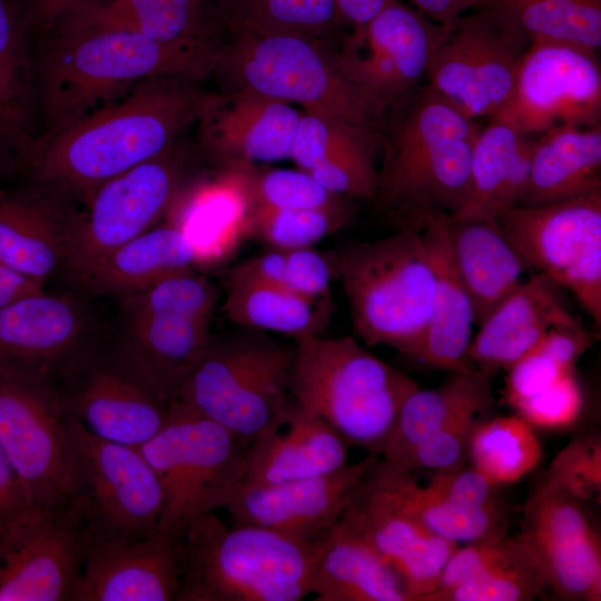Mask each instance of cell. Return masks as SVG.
Wrapping results in <instances>:
<instances>
[{
    "instance_id": "6da1fadb",
    "label": "cell",
    "mask_w": 601,
    "mask_h": 601,
    "mask_svg": "<svg viewBox=\"0 0 601 601\" xmlns=\"http://www.w3.org/2000/svg\"><path fill=\"white\" fill-rule=\"evenodd\" d=\"M184 77L146 80L58 130L32 138L17 165L27 183L86 203L104 183L175 147L209 95Z\"/></svg>"
},
{
    "instance_id": "7a4b0ae2",
    "label": "cell",
    "mask_w": 601,
    "mask_h": 601,
    "mask_svg": "<svg viewBox=\"0 0 601 601\" xmlns=\"http://www.w3.org/2000/svg\"><path fill=\"white\" fill-rule=\"evenodd\" d=\"M35 99L43 131L58 130L158 77L199 81L211 58L155 41L80 2L37 32Z\"/></svg>"
},
{
    "instance_id": "3957f363",
    "label": "cell",
    "mask_w": 601,
    "mask_h": 601,
    "mask_svg": "<svg viewBox=\"0 0 601 601\" xmlns=\"http://www.w3.org/2000/svg\"><path fill=\"white\" fill-rule=\"evenodd\" d=\"M480 132L428 83L388 107L380 127L382 165L373 199L400 228L422 227L434 213L465 201Z\"/></svg>"
},
{
    "instance_id": "277c9868",
    "label": "cell",
    "mask_w": 601,
    "mask_h": 601,
    "mask_svg": "<svg viewBox=\"0 0 601 601\" xmlns=\"http://www.w3.org/2000/svg\"><path fill=\"white\" fill-rule=\"evenodd\" d=\"M317 548L318 540L206 514L181 536L176 601H300L312 592Z\"/></svg>"
},
{
    "instance_id": "5b68a950",
    "label": "cell",
    "mask_w": 601,
    "mask_h": 601,
    "mask_svg": "<svg viewBox=\"0 0 601 601\" xmlns=\"http://www.w3.org/2000/svg\"><path fill=\"white\" fill-rule=\"evenodd\" d=\"M292 397L326 422L348 446L381 456L401 407L418 384L354 337L294 341Z\"/></svg>"
},
{
    "instance_id": "8992f818",
    "label": "cell",
    "mask_w": 601,
    "mask_h": 601,
    "mask_svg": "<svg viewBox=\"0 0 601 601\" xmlns=\"http://www.w3.org/2000/svg\"><path fill=\"white\" fill-rule=\"evenodd\" d=\"M343 287L355 333L413 359L428 324L435 274L422 233L400 228L328 254Z\"/></svg>"
},
{
    "instance_id": "52a82bcc",
    "label": "cell",
    "mask_w": 601,
    "mask_h": 601,
    "mask_svg": "<svg viewBox=\"0 0 601 601\" xmlns=\"http://www.w3.org/2000/svg\"><path fill=\"white\" fill-rule=\"evenodd\" d=\"M214 73L230 91L249 90L305 112L380 128L387 107L348 80L319 39L240 31L221 45Z\"/></svg>"
},
{
    "instance_id": "ba28073f",
    "label": "cell",
    "mask_w": 601,
    "mask_h": 601,
    "mask_svg": "<svg viewBox=\"0 0 601 601\" xmlns=\"http://www.w3.org/2000/svg\"><path fill=\"white\" fill-rule=\"evenodd\" d=\"M294 362L295 344L262 333L210 336L177 400L250 445L289 404Z\"/></svg>"
},
{
    "instance_id": "9c48e42d",
    "label": "cell",
    "mask_w": 601,
    "mask_h": 601,
    "mask_svg": "<svg viewBox=\"0 0 601 601\" xmlns=\"http://www.w3.org/2000/svg\"><path fill=\"white\" fill-rule=\"evenodd\" d=\"M248 446L173 401L166 424L139 447L162 491L159 531L181 538L194 521L225 509L243 481Z\"/></svg>"
},
{
    "instance_id": "30bf717a",
    "label": "cell",
    "mask_w": 601,
    "mask_h": 601,
    "mask_svg": "<svg viewBox=\"0 0 601 601\" xmlns=\"http://www.w3.org/2000/svg\"><path fill=\"white\" fill-rule=\"evenodd\" d=\"M0 446L35 510L48 513L77 503L80 466L53 386L0 372Z\"/></svg>"
},
{
    "instance_id": "8fae6325",
    "label": "cell",
    "mask_w": 601,
    "mask_h": 601,
    "mask_svg": "<svg viewBox=\"0 0 601 601\" xmlns=\"http://www.w3.org/2000/svg\"><path fill=\"white\" fill-rule=\"evenodd\" d=\"M530 46L512 9L475 8L454 20L426 83L470 119L492 118L510 98Z\"/></svg>"
},
{
    "instance_id": "7c38bea8",
    "label": "cell",
    "mask_w": 601,
    "mask_h": 601,
    "mask_svg": "<svg viewBox=\"0 0 601 601\" xmlns=\"http://www.w3.org/2000/svg\"><path fill=\"white\" fill-rule=\"evenodd\" d=\"M528 267L569 289L601 326V190L496 218Z\"/></svg>"
},
{
    "instance_id": "4fadbf2b",
    "label": "cell",
    "mask_w": 601,
    "mask_h": 601,
    "mask_svg": "<svg viewBox=\"0 0 601 601\" xmlns=\"http://www.w3.org/2000/svg\"><path fill=\"white\" fill-rule=\"evenodd\" d=\"M89 297L42 289L0 308V372L56 387L108 339Z\"/></svg>"
},
{
    "instance_id": "5bb4252c",
    "label": "cell",
    "mask_w": 601,
    "mask_h": 601,
    "mask_svg": "<svg viewBox=\"0 0 601 601\" xmlns=\"http://www.w3.org/2000/svg\"><path fill=\"white\" fill-rule=\"evenodd\" d=\"M68 426L80 466L77 503L86 544L136 540L158 532L162 491L140 449L99 439L70 417Z\"/></svg>"
},
{
    "instance_id": "9a60e30c",
    "label": "cell",
    "mask_w": 601,
    "mask_h": 601,
    "mask_svg": "<svg viewBox=\"0 0 601 601\" xmlns=\"http://www.w3.org/2000/svg\"><path fill=\"white\" fill-rule=\"evenodd\" d=\"M55 388L66 415L102 440L140 447L168 420L170 404L112 338Z\"/></svg>"
},
{
    "instance_id": "2e32d148",
    "label": "cell",
    "mask_w": 601,
    "mask_h": 601,
    "mask_svg": "<svg viewBox=\"0 0 601 601\" xmlns=\"http://www.w3.org/2000/svg\"><path fill=\"white\" fill-rule=\"evenodd\" d=\"M453 22H436L412 6L387 0L333 56L348 80L388 108L426 81L432 58Z\"/></svg>"
},
{
    "instance_id": "e0dca14e",
    "label": "cell",
    "mask_w": 601,
    "mask_h": 601,
    "mask_svg": "<svg viewBox=\"0 0 601 601\" xmlns=\"http://www.w3.org/2000/svg\"><path fill=\"white\" fill-rule=\"evenodd\" d=\"M185 156L174 147L99 186L77 224L67 279L75 280L115 248L156 226L183 191Z\"/></svg>"
},
{
    "instance_id": "ac0fdd59",
    "label": "cell",
    "mask_w": 601,
    "mask_h": 601,
    "mask_svg": "<svg viewBox=\"0 0 601 601\" xmlns=\"http://www.w3.org/2000/svg\"><path fill=\"white\" fill-rule=\"evenodd\" d=\"M491 119L530 137L555 126L599 125L598 56L565 45L531 43L510 98Z\"/></svg>"
},
{
    "instance_id": "d6986e66",
    "label": "cell",
    "mask_w": 601,
    "mask_h": 601,
    "mask_svg": "<svg viewBox=\"0 0 601 601\" xmlns=\"http://www.w3.org/2000/svg\"><path fill=\"white\" fill-rule=\"evenodd\" d=\"M516 536L555 597L601 600V539L583 502L542 475L529 492Z\"/></svg>"
},
{
    "instance_id": "ffe728a7",
    "label": "cell",
    "mask_w": 601,
    "mask_h": 601,
    "mask_svg": "<svg viewBox=\"0 0 601 601\" xmlns=\"http://www.w3.org/2000/svg\"><path fill=\"white\" fill-rule=\"evenodd\" d=\"M395 569L410 601H424L444 565L459 548L415 516L380 459L374 463L343 513Z\"/></svg>"
},
{
    "instance_id": "44dd1931",
    "label": "cell",
    "mask_w": 601,
    "mask_h": 601,
    "mask_svg": "<svg viewBox=\"0 0 601 601\" xmlns=\"http://www.w3.org/2000/svg\"><path fill=\"white\" fill-rule=\"evenodd\" d=\"M377 455L327 474L275 484L240 483L225 509L236 524L264 526L315 542L341 519Z\"/></svg>"
},
{
    "instance_id": "7402d4cb",
    "label": "cell",
    "mask_w": 601,
    "mask_h": 601,
    "mask_svg": "<svg viewBox=\"0 0 601 601\" xmlns=\"http://www.w3.org/2000/svg\"><path fill=\"white\" fill-rule=\"evenodd\" d=\"M85 555L78 503L42 513L0 548V601H71Z\"/></svg>"
},
{
    "instance_id": "603a6c76",
    "label": "cell",
    "mask_w": 601,
    "mask_h": 601,
    "mask_svg": "<svg viewBox=\"0 0 601 601\" xmlns=\"http://www.w3.org/2000/svg\"><path fill=\"white\" fill-rule=\"evenodd\" d=\"M75 203L28 183L20 189L0 190V263L43 284L67 279L81 214Z\"/></svg>"
},
{
    "instance_id": "cb8c5ba5",
    "label": "cell",
    "mask_w": 601,
    "mask_h": 601,
    "mask_svg": "<svg viewBox=\"0 0 601 601\" xmlns=\"http://www.w3.org/2000/svg\"><path fill=\"white\" fill-rule=\"evenodd\" d=\"M180 555L181 538L161 531L88 543L71 601H176Z\"/></svg>"
},
{
    "instance_id": "d4e9b609",
    "label": "cell",
    "mask_w": 601,
    "mask_h": 601,
    "mask_svg": "<svg viewBox=\"0 0 601 601\" xmlns=\"http://www.w3.org/2000/svg\"><path fill=\"white\" fill-rule=\"evenodd\" d=\"M209 95L199 117L205 142L228 168L290 157L300 115L287 102L249 90Z\"/></svg>"
},
{
    "instance_id": "484cf974",
    "label": "cell",
    "mask_w": 601,
    "mask_h": 601,
    "mask_svg": "<svg viewBox=\"0 0 601 601\" xmlns=\"http://www.w3.org/2000/svg\"><path fill=\"white\" fill-rule=\"evenodd\" d=\"M555 284L542 274L521 282L479 325L467 357L490 378L508 371L554 327L583 326L563 305Z\"/></svg>"
},
{
    "instance_id": "4316f807",
    "label": "cell",
    "mask_w": 601,
    "mask_h": 601,
    "mask_svg": "<svg viewBox=\"0 0 601 601\" xmlns=\"http://www.w3.org/2000/svg\"><path fill=\"white\" fill-rule=\"evenodd\" d=\"M347 443L293 397L248 446L242 483L275 484L332 473L348 463Z\"/></svg>"
},
{
    "instance_id": "83f0119b",
    "label": "cell",
    "mask_w": 601,
    "mask_h": 601,
    "mask_svg": "<svg viewBox=\"0 0 601 601\" xmlns=\"http://www.w3.org/2000/svg\"><path fill=\"white\" fill-rule=\"evenodd\" d=\"M545 590L528 549L508 535L459 546L424 601H531Z\"/></svg>"
},
{
    "instance_id": "f1b7e54d",
    "label": "cell",
    "mask_w": 601,
    "mask_h": 601,
    "mask_svg": "<svg viewBox=\"0 0 601 601\" xmlns=\"http://www.w3.org/2000/svg\"><path fill=\"white\" fill-rule=\"evenodd\" d=\"M444 214L426 216L420 228L436 285L432 314L413 359L451 373L476 372L467 357L474 311L452 255Z\"/></svg>"
},
{
    "instance_id": "f546056e",
    "label": "cell",
    "mask_w": 601,
    "mask_h": 601,
    "mask_svg": "<svg viewBox=\"0 0 601 601\" xmlns=\"http://www.w3.org/2000/svg\"><path fill=\"white\" fill-rule=\"evenodd\" d=\"M209 323L164 314L119 316L112 339L170 404L209 342Z\"/></svg>"
},
{
    "instance_id": "4dcf8cb0",
    "label": "cell",
    "mask_w": 601,
    "mask_h": 601,
    "mask_svg": "<svg viewBox=\"0 0 601 601\" xmlns=\"http://www.w3.org/2000/svg\"><path fill=\"white\" fill-rule=\"evenodd\" d=\"M311 591L316 601H410L395 569L344 514L318 540Z\"/></svg>"
},
{
    "instance_id": "1f68e13d",
    "label": "cell",
    "mask_w": 601,
    "mask_h": 601,
    "mask_svg": "<svg viewBox=\"0 0 601 601\" xmlns=\"http://www.w3.org/2000/svg\"><path fill=\"white\" fill-rule=\"evenodd\" d=\"M491 120L477 135L466 199L450 214L455 219H496L518 206L525 193L534 140L503 121Z\"/></svg>"
},
{
    "instance_id": "d6a6232c",
    "label": "cell",
    "mask_w": 601,
    "mask_h": 601,
    "mask_svg": "<svg viewBox=\"0 0 601 601\" xmlns=\"http://www.w3.org/2000/svg\"><path fill=\"white\" fill-rule=\"evenodd\" d=\"M196 253L174 223L154 226L107 254L72 284L89 296H121L191 269Z\"/></svg>"
},
{
    "instance_id": "836d02e7",
    "label": "cell",
    "mask_w": 601,
    "mask_h": 601,
    "mask_svg": "<svg viewBox=\"0 0 601 601\" xmlns=\"http://www.w3.org/2000/svg\"><path fill=\"white\" fill-rule=\"evenodd\" d=\"M452 255L469 293L475 324L522 282L529 268L496 219L460 220L444 214Z\"/></svg>"
},
{
    "instance_id": "e575fe53",
    "label": "cell",
    "mask_w": 601,
    "mask_h": 601,
    "mask_svg": "<svg viewBox=\"0 0 601 601\" xmlns=\"http://www.w3.org/2000/svg\"><path fill=\"white\" fill-rule=\"evenodd\" d=\"M540 135L533 142L528 186L518 206L601 190V124L555 126Z\"/></svg>"
},
{
    "instance_id": "d590c367",
    "label": "cell",
    "mask_w": 601,
    "mask_h": 601,
    "mask_svg": "<svg viewBox=\"0 0 601 601\" xmlns=\"http://www.w3.org/2000/svg\"><path fill=\"white\" fill-rule=\"evenodd\" d=\"M252 209L245 173L242 167H231L190 196L171 223L189 239L197 264H211L229 257L250 236Z\"/></svg>"
},
{
    "instance_id": "8d00e7d4",
    "label": "cell",
    "mask_w": 601,
    "mask_h": 601,
    "mask_svg": "<svg viewBox=\"0 0 601 601\" xmlns=\"http://www.w3.org/2000/svg\"><path fill=\"white\" fill-rule=\"evenodd\" d=\"M493 408L490 378L479 371L452 373L437 388L417 387L404 401L381 461L392 464L443 426L472 414L486 416Z\"/></svg>"
},
{
    "instance_id": "74e56055",
    "label": "cell",
    "mask_w": 601,
    "mask_h": 601,
    "mask_svg": "<svg viewBox=\"0 0 601 601\" xmlns=\"http://www.w3.org/2000/svg\"><path fill=\"white\" fill-rule=\"evenodd\" d=\"M335 0H206L205 24L220 47L240 31L319 39L341 22Z\"/></svg>"
},
{
    "instance_id": "f35d334b",
    "label": "cell",
    "mask_w": 601,
    "mask_h": 601,
    "mask_svg": "<svg viewBox=\"0 0 601 601\" xmlns=\"http://www.w3.org/2000/svg\"><path fill=\"white\" fill-rule=\"evenodd\" d=\"M102 18L160 43L217 62L219 47L205 24L206 0H88Z\"/></svg>"
},
{
    "instance_id": "ab89813d",
    "label": "cell",
    "mask_w": 601,
    "mask_h": 601,
    "mask_svg": "<svg viewBox=\"0 0 601 601\" xmlns=\"http://www.w3.org/2000/svg\"><path fill=\"white\" fill-rule=\"evenodd\" d=\"M223 308L237 325L294 341L322 335L332 312L331 300L307 299L282 284L229 285Z\"/></svg>"
},
{
    "instance_id": "60d3db41",
    "label": "cell",
    "mask_w": 601,
    "mask_h": 601,
    "mask_svg": "<svg viewBox=\"0 0 601 601\" xmlns=\"http://www.w3.org/2000/svg\"><path fill=\"white\" fill-rule=\"evenodd\" d=\"M30 33L12 0H0V131L19 152L30 140L36 107Z\"/></svg>"
},
{
    "instance_id": "b9f144b4",
    "label": "cell",
    "mask_w": 601,
    "mask_h": 601,
    "mask_svg": "<svg viewBox=\"0 0 601 601\" xmlns=\"http://www.w3.org/2000/svg\"><path fill=\"white\" fill-rule=\"evenodd\" d=\"M387 470L406 505L433 534L459 546L500 541L508 536V505L481 508L459 504L420 485L412 473Z\"/></svg>"
},
{
    "instance_id": "7bdbcfd3",
    "label": "cell",
    "mask_w": 601,
    "mask_h": 601,
    "mask_svg": "<svg viewBox=\"0 0 601 601\" xmlns=\"http://www.w3.org/2000/svg\"><path fill=\"white\" fill-rule=\"evenodd\" d=\"M541 459L534 428L516 414L482 418L470 439V466L497 486L520 481Z\"/></svg>"
},
{
    "instance_id": "ee69618b",
    "label": "cell",
    "mask_w": 601,
    "mask_h": 601,
    "mask_svg": "<svg viewBox=\"0 0 601 601\" xmlns=\"http://www.w3.org/2000/svg\"><path fill=\"white\" fill-rule=\"evenodd\" d=\"M513 11L531 43L565 45L593 55L601 47L600 0L536 1Z\"/></svg>"
},
{
    "instance_id": "f6af8a7d",
    "label": "cell",
    "mask_w": 601,
    "mask_h": 601,
    "mask_svg": "<svg viewBox=\"0 0 601 601\" xmlns=\"http://www.w3.org/2000/svg\"><path fill=\"white\" fill-rule=\"evenodd\" d=\"M353 211L349 203L317 209L253 207L250 236L282 252L312 247L344 227L352 219Z\"/></svg>"
},
{
    "instance_id": "bcb514c9",
    "label": "cell",
    "mask_w": 601,
    "mask_h": 601,
    "mask_svg": "<svg viewBox=\"0 0 601 601\" xmlns=\"http://www.w3.org/2000/svg\"><path fill=\"white\" fill-rule=\"evenodd\" d=\"M117 299L119 316L164 314L210 319L217 290L205 276L191 268Z\"/></svg>"
},
{
    "instance_id": "7dc6e473",
    "label": "cell",
    "mask_w": 601,
    "mask_h": 601,
    "mask_svg": "<svg viewBox=\"0 0 601 601\" xmlns=\"http://www.w3.org/2000/svg\"><path fill=\"white\" fill-rule=\"evenodd\" d=\"M253 207L317 209L345 205L349 198L325 189L308 171L242 167Z\"/></svg>"
},
{
    "instance_id": "c3c4849f",
    "label": "cell",
    "mask_w": 601,
    "mask_h": 601,
    "mask_svg": "<svg viewBox=\"0 0 601 601\" xmlns=\"http://www.w3.org/2000/svg\"><path fill=\"white\" fill-rule=\"evenodd\" d=\"M484 417L480 414L461 417L420 441L396 462L384 464L380 461L385 467L397 472L459 470L467 462L473 430Z\"/></svg>"
},
{
    "instance_id": "681fc988",
    "label": "cell",
    "mask_w": 601,
    "mask_h": 601,
    "mask_svg": "<svg viewBox=\"0 0 601 601\" xmlns=\"http://www.w3.org/2000/svg\"><path fill=\"white\" fill-rule=\"evenodd\" d=\"M543 476L581 502H600L601 441L597 434L572 440L551 461Z\"/></svg>"
},
{
    "instance_id": "f907efd6",
    "label": "cell",
    "mask_w": 601,
    "mask_h": 601,
    "mask_svg": "<svg viewBox=\"0 0 601 601\" xmlns=\"http://www.w3.org/2000/svg\"><path fill=\"white\" fill-rule=\"evenodd\" d=\"M510 406L533 428L570 427L578 421L583 407L582 390L575 371Z\"/></svg>"
},
{
    "instance_id": "816d5d0a",
    "label": "cell",
    "mask_w": 601,
    "mask_h": 601,
    "mask_svg": "<svg viewBox=\"0 0 601 601\" xmlns=\"http://www.w3.org/2000/svg\"><path fill=\"white\" fill-rule=\"evenodd\" d=\"M571 372H574V367L562 363L539 342L506 371L504 400L511 405L546 388Z\"/></svg>"
},
{
    "instance_id": "f5cc1de1",
    "label": "cell",
    "mask_w": 601,
    "mask_h": 601,
    "mask_svg": "<svg viewBox=\"0 0 601 601\" xmlns=\"http://www.w3.org/2000/svg\"><path fill=\"white\" fill-rule=\"evenodd\" d=\"M284 255V286L311 300H331L334 272L328 254L305 247Z\"/></svg>"
},
{
    "instance_id": "db71d44e",
    "label": "cell",
    "mask_w": 601,
    "mask_h": 601,
    "mask_svg": "<svg viewBox=\"0 0 601 601\" xmlns=\"http://www.w3.org/2000/svg\"><path fill=\"white\" fill-rule=\"evenodd\" d=\"M424 486L432 493L459 504L481 508L506 505L500 495V486L489 482L472 466L433 472Z\"/></svg>"
},
{
    "instance_id": "11a10c76",
    "label": "cell",
    "mask_w": 601,
    "mask_h": 601,
    "mask_svg": "<svg viewBox=\"0 0 601 601\" xmlns=\"http://www.w3.org/2000/svg\"><path fill=\"white\" fill-rule=\"evenodd\" d=\"M41 514L29 503L0 446V548Z\"/></svg>"
},
{
    "instance_id": "9f6ffc18",
    "label": "cell",
    "mask_w": 601,
    "mask_h": 601,
    "mask_svg": "<svg viewBox=\"0 0 601 601\" xmlns=\"http://www.w3.org/2000/svg\"><path fill=\"white\" fill-rule=\"evenodd\" d=\"M284 252L274 249L233 267L227 274L226 286L239 284L284 285Z\"/></svg>"
},
{
    "instance_id": "6f0895ef",
    "label": "cell",
    "mask_w": 601,
    "mask_h": 601,
    "mask_svg": "<svg viewBox=\"0 0 601 601\" xmlns=\"http://www.w3.org/2000/svg\"><path fill=\"white\" fill-rule=\"evenodd\" d=\"M88 0H13L29 31L39 32L71 7Z\"/></svg>"
},
{
    "instance_id": "680465c9",
    "label": "cell",
    "mask_w": 601,
    "mask_h": 601,
    "mask_svg": "<svg viewBox=\"0 0 601 601\" xmlns=\"http://www.w3.org/2000/svg\"><path fill=\"white\" fill-rule=\"evenodd\" d=\"M413 8L440 22H453L463 13L482 7L481 0H407Z\"/></svg>"
},
{
    "instance_id": "91938a15",
    "label": "cell",
    "mask_w": 601,
    "mask_h": 601,
    "mask_svg": "<svg viewBox=\"0 0 601 601\" xmlns=\"http://www.w3.org/2000/svg\"><path fill=\"white\" fill-rule=\"evenodd\" d=\"M46 284L29 278L0 263V308L45 289Z\"/></svg>"
},
{
    "instance_id": "94428289",
    "label": "cell",
    "mask_w": 601,
    "mask_h": 601,
    "mask_svg": "<svg viewBox=\"0 0 601 601\" xmlns=\"http://www.w3.org/2000/svg\"><path fill=\"white\" fill-rule=\"evenodd\" d=\"M341 20L353 29L365 26L387 0H335Z\"/></svg>"
},
{
    "instance_id": "6125c7cd",
    "label": "cell",
    "mask_w": 601,
    "mask_h": 601,
    "mask_svg": "<svg viewBox=\"0 0 601 601\" xmlns=\"http://www.w3.org/2000/svg\"><path fill=\"white\" fill-rule=\"evenodd\" d=\"M17 165V149L13 144L0 131V180Z\"/></svg>"
},
{
    "instance_id": "be15d7a7",
    "label": "cell",
    "mask_w": 601,
    "mask_h": 601,
    "mask_svg": "<svg viewBox=\"0 0 601 601\" xmlns=\"http://www.w3.org/2000/svg\"><path fill=\"white\" fill-rule=\"evenodd\" d=\"M536 1H548V0H495L491 4H499V6H503V7L515 10L522 6H525L531 2H536Z\"/></svg>"
},
{
    "instance_id": "e7e4bbea",
    "label": "cell",
    "mask_w": 601,
    "mask_h": 601,
    "mask_svg": "<svg viewBox=\"0 0 601 601\" xmlns=\"http://www.w3.org/2000/svg\"><path fill=\"white\" fill-rule=\"evenodd\" d=\"M495 0H481L482 7L491 4Z\"/></svg>"
}]
</instances>
